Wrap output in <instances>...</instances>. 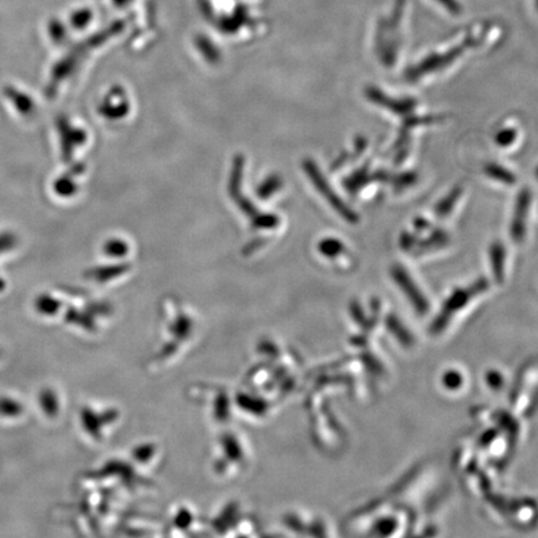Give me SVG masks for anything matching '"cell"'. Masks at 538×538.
I'll use <instances>...</instances> for the list:
<instances>
[{
	"label": "cell",
	"mask_w": 538,
	"mask_h": 538,
	"mask_svg": "<svg viewBox=\"0 0 538 538\" xmlns=\"http://www.w3.org/2000/svg\"><path fill=\"white\" fill-rule=\"evenodd\" d=\"M418 181V175L415 172H403V174L393 175L390 184L393 185L394 190L402 192L405 188L412 187Z\"/></svg>",
	"instance_id": "cell-12"
},
{
	"label": "cell",
	"mask_w": 538,
	"mask_h": 538,
	"mask_svg": "<svg viewBox=\"0 0 538 538\" xmlns=\"http://www.w3.org/2000/svg\"><path fill=\"white\" fill-rule=\"evenodd\" d=\"M13 98L15 99L13 101L14 107L18 108V111L22 115H29L34 111V102L31 101V99L29 98L28 95H25L24 92H11Z\"/></svg>",
	"instance_id": "cell-14"
},
{
	"label": "cell",
	"mask_w": 538,
	"mask_h": 538,
	"mask_svg": "<svg viewBox=\"0 0 538 538\" xmlns=\"http://www.w3.org/2000/svg\"><path fill=\"white\" fill-rule=\"evenodd\" d=\"M15 246H17V237L9 232L0 233V255L11 252Z\"/></svg>",
	"instance_id": "cell-18"
},
{
	"label": "cell",
	"mask_w": 538,
	"mask_h": 538,
	"mask_svg": "<svg viewBox=\"0 0 538 538\" xmlns=\"http://www.w3.org/2000/svg\"><path fill=\"white\" fill-rule=\"evenodd\" d=\"M531 201H533V194H531L530 188L526 187L521 190L516 198L510 230L515 243L524 242L525 237H526L527 216L530 213Z\"/></svg>",
	"instance_id": "cell-5"
},
{
	"label": "cell",
	"mask_w": 538,
	"mask_h": 538,
	"mask_svg": "<svg viewBox=\"0 0 538 538\" xmlns=\"http://www.w3.org/2000/svg\"><path fill=\"white\" fill-rule=\"evenodd\" d=\"M477 43H479V40H476V38L467 37L463 43L455 47L454 49L448 50L447 53L432 54V56L425 57L421 63L416 64L415 66L406 72V79H408V82H416L422 76L444 69V67L454 62L455 57L460 56L467 48L473 47Z\"/></svg>",
	"instance_id": "cell-1"
},
{
	"label": "cell",
	"mask_w": 538,
	"mask_h": 538,
	"mask_svg": "<svg viewBox=\"0 0 538 538\" xmlns=\"http://www.w3.org/2000/svg\"><path fill=\"white\" fill-rule=\"evenodd\" d=\"M393 281L395 282L396 286L403 291V293L409 298L410 302L415 307L416 310L421 313H425L428 310V300L424 293L421 291L415 281L412 280V275L406 272V269L403 265H395L390 271Z\"/></svg>",
	"instance_id": "cell-3"
},
{
	"label": "cell",
	"mask_w": 538,
	"mask_h": 538,
	"mask_svg": "<svg viewBox=\"0 0 538 538\" xmlns=\"http://www.w3.org/2000/svg\"><path fill=\"white\" fill-rule=\"evenodd\" d=\"M516 137H517V131L515 129H504L496 134L495 143L499 146L508 147L514 143Z\"/></svg>",
	"instance_id": "cell-16"
},
{
	"label": "cell",
	"mask_w": 538,
	"mask_h": 538,
	"mask_svg": "<svg viewBox=\"0 0 538 538\" xmlns=\"http://www.w3.org/2000/svg\"><path fill=\"white\" fill-rule=\"evenodd\" d=\"M344 249L341 242L338 241H328L323 243L322 251L325 253L326 256H331V257H334L336 255H341Z\"/></svg>",
	"instance_id": "cell-20"
},
{
	"label": "cell",
	"mask_w": 538,
	"mask_h": 538,
	"mask_svg": "<svg viewBox=\"0 0 538 538\" xmlns=\"http://www.w3.org/2000/svg\"><path fill=\"white\" fill-rule=\"evenodd\" d=\"M435 2H438L451 15H460L463 13V5L459 0H435Z\"/></svg>",
	"instance_id": "cell-19"
},
{
	"label": "cell",
	"mask_w": 538,
	"mask_h": 538,
	"mask_svg": "<svg viewBox=\"0 0 538 538\" xmlns=\"http://www.w3.org/2000/svg\"><path fill=\"white\" fill-rule=\"evenodd\" d=\"M418 242V236L414 235V233L403 232L402 236H400L399 245L402 247L403 251L410 252L415 251Z\"/></svg>",
	"instance_id": "cell-17"
},
{
	"label": "cell",
	"mask_w": 538,
	"mask_h": 538,
	"mask_svg": "<svg viewBox=\"0 0 538 538\" xmlns=\"http://www.w3.org/2000/svg\"><path fill=\"white\" fill-rule=\"evenodd\" d=\"M371 181H373V174L369 172V166L365 165L345 181V187L354 194L363 188L365 185L370 184Z\"/></svg>",
	"instance_id": "cell-11"
},
{
	"label": "cell",
	"mask_w": 538,
	"mask_h": 538,
	"mask_svg": "<svg viewBox=\"0 0 538 538\" xmlns=\"http://www.w3.org/2000/svg\"><path fill=\"white\" fill-rule=\"evenodd\" d=\"M536 176H537V178H538V168H537V169H536Z\"/></svg>",
	"instance_id": "cell-22"
},
{
	"label": "cell",
	"mask_w": 538,
	"mask_h": 538,
	"mask_svg": "<svg viewBox=\"0 0 538 538\" xmlns=\"http://www.w3.org/2000/svg\"><path fill=\"white\" fill-rule=\"evenodd\" d=\"M414 226L415 230L419 232V230H428L429 227H430V223H429L428 221L424 219H418L415 221Z\"/></svg>",
	"instance_id": "cell-21"
},
{
	"label": "cell",
	"mask_w": 538,
	"mask_h": 538,
	"mask_svg": "<svg viewBox=\"0 0 538 538\" xmlns=\"http://www.w3.org/2000/svg\"><path fill=\"white\" fill-rule=\"evenodd\" d=\"M461 195H463V187H460V186L454 187L443 200L438 202L437 206H435V214L440 217V219L448 216V214L453 213L454 207L459 202Z\"/></svg>",
	"instance_id": "cell-9"
},
{
	"label": "cell",
	"mask_w": 538,
	"mask_h": 538,
	"mask_svg": "<svg viewBox=\"0 0 538 538\" xmlns=\"http://www.w3.org/2000/svg\"><path fill=\"white\" fill-rule=\"evenodd\" d=\"M39 404L43 412L48 416L56 415L57 412V398L56 393L50 389H45L40 393Z\"/></svg>",
	"instance_id": "cell-13"
},
{
	"label": "cell",
	"mask_w": 538,
	"mask_h": 538,
	"mask_svg": "<svg viewBox=\"0 0 538 538\" xmlns=\"http://www.w3.org/2000/svg\"><path fill=\"white\" fill-rule=\"evenodd\" d=\"M505 247L501 242H493L490 247V259H491V267L493 277L498 283H502L505 277Z\"/></svg>",
	"instance_id": "cell-8"
},
{
	"label": "cell",
	"mask_w": 538,
	"mask_h": 538,
	"mask_svg": "<svg viewBox=\"0 0 538 538\" xmlns=\"http://www.w3.org/2000/svg\"><path fill=\"white\" fill-rule=\"evenodd\" d=\"M485 174L490 178L495 179V181L501 182L505 185L516 184V176L510 169L504 168V166L499 165V163H489L483 169Z\"/></svg>",
	"instance_id": "cell-10"
},
{
	"label": "cell",
	"mask_w": 538,
	"mask_h": 538,
	"mask_svg": "<svg viewBox=\"0 0 538 538\" xmlns=\"http://www.w3.org/2000/svg\"><path fill=\"white\" fill-rule=\"evenodd\" d=\"M448 242H450V237L444 230H434L428 239L418 242L415 248L416 255H424V253L434 251V249L443 248V247L448 245Z\"/></svg>",
	"instance_id": "cell-7"
},
{
	"label": "cell",
	"mask_w": 538,
	"mask_h": 538,
	"mask_svg": "<svg viewBox=\"0 0 538 538\" xmlns=\"http://www.w3.org/2000/svg\"><path fill=\"white\" fill-rule=\"evenodd\" d=\"M490 284L486 278H480L476 282H473L470 287L459 288L451 294L450 297L447 298V303H445L443 316L440 317V319H438V325H443V322L447 319V317L450 316L451 313H454L455 310L463 308L464 306L471 298L479 296V294L483 293L489 290Z\"/></svg>",
	"instance_id": "cell-4"
},
{
	"label": "cell",
	"mask_w": 538,
	"mask_h": 538,
	"mask_svg": "<svg viewBox=\"0 0 538 538\" xmlns=\"http://www.w3.org/2000/svg\"><path fill=\"white\" fill-rule=\"evenodd\" d=\"M310 174L313 175L317 187L322 191V194L325 195L326 200L331 202L332 206L334 207L343 217H344V220L348 221L349 223H357L359 221L357 213H355L351 207H348L347 204L341 200V198L336 196L334 192L332 191L331 186L326 184L325 179L323 178L320 174H318V171H317V169L314 168H310Z\"/></svg>",
	"instance_id": "cell-6"
},
{
	"label": "cell",
	"mask_w": 538,
	"mask_h": 538,
	"mask_svg": "<svg viewBox=\"0 0 538 538\" xmlns=\"http://www.w3.org/2000/svg\"><path fill=\"white\" fill-rule=\"evenodd\" d=\"M22 406L15 400L0 399V414L5 416H17L21 414Z\"/></svg>",
	"instance_id": "cell-15"
},
{
	"label": "cell",
	"mask_w": 538,
	"mask_h": 538,
	"mask_svg": "<svg viewBox=\"0 0 538 538\" xmlns=\"http://www.w3.org/2000/svg\"><path fill=\"white\" fill-rule=\"evenodd\" d=\"M365 96H367L368 100L377 105V107L386 108L387 111H392L394 114L400 115V117L412 114L415 110L416 105H418L415 99L392 98L377 86H368L365 89Z\"/></svg>",
	"instance_id": "cell-2"
}]
</instances>
